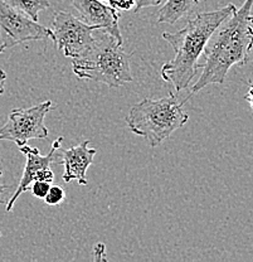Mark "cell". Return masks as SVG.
<instances>
[{"label":"cell","mask_w":253,"mask_h":262,"mask_svg":"<svg viewBox=\"0 0 253 262\" xmlns=\"http://www.w3.org/2000/svg\"><path fill=\"white\" fill-rule=\"evenodd\" d=\"M236 9V5L228 4L222 9L200 13L180 31L163 33V38L175 51V57L162 67V78L173 83L176 92L189 87L202 68V56L209 38Z\"/></svg>","instance_id":"2"},{"label":"cell","mask_w":253,"mask_h":262,"mask_svg":"<svg viewBox=\"0 0 253 262\" xmlns=\"http://www.w3.org/2000/svg\"><path fill=\"white\" fill-rule=\"evenodd\" d=\"M66 192L59 185H51L50 190H48L47 195L44 196V201L48 206H58L64 201Z\"/></svg>","instance_id":"13"},{"label":"cell","mask_w":253,"mask_h":262,"mask_svg":"<svg viewBox=\"0 0 253 262\" xmlns=\"http://www.w3.org/2000/svg\"><path fill=\"white\" fill-rule=\"evenodd\" d=\"M252 42V0H246L209 38L202 56V75L193 86L192 94L209 84H222L233 66L248 63Z\"/></svg>","instance_id":"1"},{"label":"cell","mask_w":253,"mask_h":262,"mask_svg":"<svg viewBox=\"0 0 253 262\" xmlns=\"http://www.w3.org/2000/svg\"><path fill=\"white\" fill-rule=\"evenodd\" d=\"M51 184L50 182H43V180H35L32 183V187H29L28 190H31L32 194L39 199H44V196L47 195L48 190H50Z\"/></svg>","instance_id":"14"},{"label":"cell","mask_w":253,"mask_h":262,"mask_svg":"<svg viewBox=\"0 0 253 262\" xmlns=\"http://www.w3.org/2000/svg\"><path fill=\"white\" fill-rule=\"evenodd\" d=\"M99 27L88 26L82 19L67 12H56L52 20V40L56 47L68 57L78 58L94 45V32Z\"/></svg>","instance_id":"5"},{"label":"cell","mask_w":253,"mask_h":262,"mask_svg":"<svg viewBox=\"0 0 253 262\" xmlns=\"http://www.w3.org/2000/svg\"><path fill=\"white\" fill-rule=\"evenodd\" d=\"M72 4L78 10L84 23L99 27L122 45L124 40L119 27L118 9L103 4L102 0H72Z\"/></svg>","instance_id":"9"},{"label":"cell","mask_w":253,"mask_h":262,"mask_svg":"<svg viewBox=\"0 0 253 262\" xmlns=\"http://www.w3.org/2000/svg\"><path fill=\"white\" fill-rule=\"evenodd\" d=\"M4 46H0V54L4 52ZM5 80H7V73H5V71H3L2 68H0V95L4 94L5 91Z\"/></svg>","instance_id":"18"},{"label":"cell","mask_w":253,"mask_h":262,"mask_svg":"<svg viewBox=\"0 0 253 262\" xmlns=\"http://www.w3.org/2000/svg\"><path fill=\"white\" fill-rule=\"evenodd\" d=\"M4 2L9 7L19 10L35 21L39 19L40 12L51 7L50 0H4Z\"/></svg>","instance_id":"12"},{"label":"cell","mask_w":253,"mask_h":262,"mask_svg":"<svg viewBox=\"0 0 253 262\" xmlns=\"http://www.w3.org/2000/svg\"><path fill=\"white\" fill-rule=\"evenodd\" d=\"M52 107V101L47 100L33 107L12 110L8 121L0 129V140L13 141L21 146L33 139H47L48 129L44 119Z\"/></svg>","instance_id":"6"},{"label":"cell","mask_w":253,"mask_h":262,"mask_svg":"<svg viewBox=\"0 0 253 262\" xmlns=\"http://www.w3.org/2000/svg\"><path fill=\"white\" fill-rule=\"evenodd\" d=\"M183 103L173 94L157 100L145 98L130 107L125 120L135 135L143 136L155 147L188 122L189 115L183 110Z\"/></svg>","instance_id":"4"},{"label":"cell","mask_w":253,"mask_h":262,"mask_svg":"<svg viewBox=\"0 0 253 262\" xmlns=\"http://www.w3.org/2000/svg\"><path fill=\"white\" fill-rule=\"evenodd\" d=\"M62 141H63V136H59L58 139H56L53 144H52V149L47 155H42L37 147L28 146L26 144L19 146V151L27 157V163L17 190L12 195V198L7 202V212L13 211L17 199L20 196V194L28 192L31 184L35 180L52 182L54 179V173L52 171V166L62 164L61 155H59L58 151Z\"/></svg>","instance_id":"7"},{"label":"cell","mask_w":253,"mask_h":262,"mask_svg":"<svg viewBox=\"0 0 253 262\" xmlns=\"http://www.w3.org/2000/svg\"><path fill=\"white\" fill-rule=\"evenodd\" d=\"M99 32L88 51L72 59L73 73L81 80L101 82L108 87H122L134 81L130 68L132 54L126 53L108 33Z\"/></svg>","instance_id":"3"},{"label":"cell","mask_w":253,"mask_h":262,"mask_svg":"<svg viewBox=\"0 0 253 262\" xmlns=\"http://www.w3.org/2000/svg\"><path fill=\"white\" fill-rule=\"evenodd\" d=\"M106 2L110 3V7L115 8V9H119V10H124V12H129V10H131L135 4L134 0H106Z\"/></svg>","instance_id":"15"},{"label":"cell","mask_w":253,"mask_h":262,"mask_svg":"<svg viewBox=\"0 0 253 262\" xmlns=\"http://www.w3.org/2000/svg\"><path fill=\"white\" fill-rule=\"evenodd\" d=\"M246 100H247V102L249 103V106L252 107V84H251V82H249V87H248V92H247V95H246Z\"/></svg>","instance_id":"19"},{"label":"cell","mask_w":253,"mask_h":262,"mask_svg":"<svg viewBox=\"0 0 253 262\" xmlns=\"http://www.w3.org/2000/svg\"><path fill=\"white\" fill-rule=\"evenodd\" d=\"M2 176H3V171L2 169H0V178H2ZM8 189H9V185L4 184V183L0 180V206L7 203V201H5V195H7ZM0 237H2V232H0Z\"/></svg>","instance_id":"17"},{"label":"cell","mask_w":253,"mask_h":262,"mask_svg":"<svg viewBox=\"0 0 253 262\" xmlns=\"http://www.w3.org/2000/svg\"><path fill=\"white\" fill-rule=\"evenodd\" d=\"M135 2V8H134V12L139 13L140 10L145 9V8L149 7H156V5L160 4H164L167 0H134Z\"/></svg>","instance_id":"16"},{"label":"cell","mask_w":253,"mask_h":262,"mask_svg":"<svg viewBox=\"0 0 253 262\" xmlns=\"http://www.w3.org/2000/svg\"><path fill=\"white\" fill-rule=\"evenodd\" d=\"M51 29L9 7L4 0H0V42L5 48H12L29 40L51 38Z\"/></svg>","instance_id":"8"},{"label":"cell","mask_w":253,"mask_h":262,"mask_svg":"<svg viewBox=\"0 0 253 262\" xmlns=\"http://www.w3.org/2000/svg\"><path fill=\"white\" fill-rule=\"evenodd\" d=\"M88 144L89 140H84L70 149H58L61 162L64 165L62 178L66 183L77 180L80 185H87V169L92 165L95 155L97 154V150L88 147Z\"/></svg>","instance_id":"10"},{"label":"cell","mask_w":253,"mask_h":262,"mask_svg":"<svg viewBox=\"0 0 253 262\" xmlns=\"http://www.w3.org/2000/svg\"><path fill=\"white\" fill-rule=\"evenodd\" d=\"M199 0H167L163 4L157 21L163 24H175L193 13Z\"/></svg>","instance_id":"11"}]
</instances>
